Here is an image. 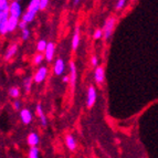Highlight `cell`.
Instances as JSON below:
<instances>
[{"mask_svg":"<svg viewBox=\"0 0 158 158\" xmlns=\"http://www.w3.org/2000/svg\"><path fill=\"white\" fill-rule=\"evenodd\" d=\"M43 59H44V56H43L41 53H39V54H37V56H34L33 63L35 64V65H38V64H41V62L43 61Z\"/></svg>","mask_w":158,"mask_h":158,"instance_id":"obj_21","label":"cell"},{"mask_svg":"<svg viewBox=\"0 0 158 158\" xmlns=\"http://www.w3.org/2000/svg\"><path fill=\"white\" fill-rule=\"evenodd\" d=\"M21 37H22V39L23 40H28L29 39V37H30V31L28 29H23L22 30V34H21Z\"/></svg>","mask_w":158,"mask_h":158,"instance_id":"obj_23","label":"cell"},{"mask_svg":"<svg viewBox=\"0 0 158 158\" xmlns=\"http://www.w3.org/2000/svg\"><path fill=\"white\" fill-rule=\"evenodd\" d=\"M95 81L98 82V84H101L103 81H104V77H105V74H104V69L102 66H98L95 69V74H94Z\"/></svg>","mask_w":158,"mask_h":158,"instance_id":"obj_8","label":"cell"},{"mask_svg":"<svg viewBox=\"0 0 158 158\" xmlns=\"http://www.w3.org/2000/svg\"><path fill=\"white\" fill-rule=\"evenodd\" d=\"M102 35H103V31L102 30H96V31L94 32V34H93V38H94L95 40H98V39H101L102 38Z\"/></svg>","mask_w":158,"mask_h":158,"instance_id":"obj_24","label":"cell"},{"mask_svg":"<svg viewBox=\"0 0 158 158\" xmlns=\"http://www.w3.org/2000/svg\"><path fill=\"white\" fill-rule=\"evenodd\" d=\"M54 50H56V48H54V43L52 42H49L47 45V49H45V59H47L48 62H51V60L53 59V56H54Z\"/></svg>","mask_w":158,"mask_h":158,"instance_id":"obj_6","label":"cell"},{"mask_svg":"<svg viewBox=\"0 0 158 158\" xmlns=\"http://www.w3.org/2000/svg\"><path fill=\"white\" fill-rule=\"evenodd\" d=\"M48 3H49V0H40V9L44 10L48 7Z\"/></svg>","mask_w":158,"mask_h":158,"instance_id":"obj_26","label":"cell"},{"mask_svg":"<svg viewBox=\"0 0 158 158\" xmlns=\"http://www.w3.org/2000/svg\"><path fill=\"white\" fill-rule=\"evenodd\" d=\"M17 50H18V45H17V44L10 45V47L8 48V50H7V52H6V54H5V60H6V61L10 60V59L12 58V56H15V54H16Z\"/></svg>","mask_w":158,"mask_h":158,"instance_id":"obj_11","label":"cell"},{"mask_svg":"<svg viewBox=\"0 0 158 158\" xmlns=\"http://www.w3.org/2000/svg\"><path fill=\"white\" fill-rule=\"evenodd\" d=\"M20 116H21V121L23 124L28 125L31 123L32 121V113L28 110V108H23L20 113Z\"/></svg>","mask_w":158,"mask_h":158,"instance_id":"obj_5","label":"cell"},{"mask_svg":"<svg viewBox=\"0 0 158 158\" xmlns=\"http://www.w3.org/2000/svg\"><path fill=\"white\" fill-rule=\"evenodd\" d=\"M13 107L16 108V110H19V108H20V102H19L18 100L15 101V103H13Z\"/></svg>","mask_w":158,"mask_h":158,"instance_id":"obj_30","label":"cell"},{"mask_svg":"<svg viewBox=\"0 0 158 158\" xmlns=\"http://www.w3.org/2000/svg\"><path fill=\"white\" fill-rule=\"evenodd\" d=\"M19 94H20V92H19L18 87H11L10 90H9V95H10L11 98H17L19 96Z\"/></svg>","mask_w":158,"mask_h":158,"instance_id":"obj_20","label":"cell"},{"mask_svg":"<svg viewBox=\"0 0 158 158\" xmlns=\"http://www.w3.org/2000/svg\"><path fill=\"white\" fill-rule=\"evenodd\" d=\"M8 0H0V11L5 10L6 8H8Z\"/></svg>","mask_w":158,"mask_h":158,"instance_id":"obj_22","label":"cell"},{"mask_svg":"<svg viewBox=\"0 0 158 158\" xmlns=\"http://www.w3.org/2000/svg\"><path fill=\"white\" fill-rule=\"evenodd\" d=\"M125 2H126V0H118V2H117V5H116V10H121L123 7L125 6Z\"/></svg>","mask_w":158,"mask_h":158,"instance_id":"obj_25","label":"cell"},{"mask_svg":"<svg viewBox=\"0 0 158 158\" xmlns=\"http://www.w3.org/2000/svg\"><path fill=\"white\" fill-rule=\"evenodd\" d=\"M28 144L30 146H37L39 144V136L37 133H31L28 136Z\"/></svg>","mask_w":158,"mask_h":158,"instance_id":"obj_14","label":"cell"},{"mask_svg":"<svg viewBox=\"0 0 158 158\" xmlns=\"http://www.w3.org/2000/svg\"><path fill=\"white\" fill-rule=\"evenodd\" d=\"M47 41L45 40H40L39 42H38L37 44V50L39 51V52H42V51H45V49H47Z\"/></svg>","mask_w":158,"mask_h":158,"instance_id":"obj_17","label":"cell"},{"mask_svg":"<svg viewBox=\"0 0 158 158\" xmlns=\"http://www.w3.org/2000/svg\"><path fill=\"white\" fill-rule=\"evenodd\" d=\"M37 114L39 115V117H41V116L44 115V114H43V111H42V107H41L40 104H38L37 105Z\"/></svg>","mask_w":158,"mask_h":158,"instance_id":"obj_27","label":"cell"},{"mask_svg":"<svg viewBox=\"0 0 158 158\" xmlns=\"http://www.w3.org/2000/svg\"><path fill=\"white\" fill-rule=\"evenodd\" d=\"M91 62H92V65H93V66H98V58H96L95 56H92V59H91Z\"/></svg>","mask_w":158,"mask_h":158,"instance_id":"obj_29","label":"cell"},{"mask_svg":"<svg viewBox=\"0 0 158 158\" xmlns=\"http://www.w3.org/2000/svg\"><path fill=\"white\" fill-rule=\"evenodd\" d=\"M27 23H28L27 21H24V20H21V21L19 22V26L18 27L21 30H23V29H26V28H27Z\"/></svg>","mask_w":158,"mask_h":158,"instance_id":"obj_28","label":"cell"},{"mask_svg":"<svg viewBox=\"0 0 158 158\" xmlns=\"http://www.w3.org/2000/svg\"><path fill=\"white\" fill-rule=\"evenodd\" d=\"M28 10L37 13L40 10V0H31V2L28 7Z\"/></svg>","mask_w":158,"mask_h":158,"instance_id":"obj_15","label":"cell"},{"mask_svg":"<svg viewBox=\"0 0 158 158\" xmlns=\"http://www.w3.org/2000/svg\"><path fill=\"white\" fill-rule=\"evenodd\" d=\"M48 74V69L45 66H41L37 71L35 75H34V82L35 83H41V82L44 81V79L47 77Z\"/></svg>","mask_w":158,"mask_h":158,"instance_id":"obj_4","label":"cell"},{"mask_svg":"<svg viewBox=\"0 0 158 158\" xmlns=\"http://www.w3.org/2000/svg\"><path fill=\"white\" fill-rule=\"evenodd\" d=\"M19 26V19L15 18V17L10 16L8 19V32H12L15 31L17 27Z\"/></svg>","mask_w":158,"mask_h":158,"instance_id":"obj_10","label":"cell"},{"mask_svg":"<svg viewBox=\"0 0 158 158\" xmlns=\"http://www.w3.org/2000/svg\"><path fill=\"white\" fill-rule=\"evenodd\" d=\"M29 157L30 158H37L39 157V149L35 146H31V149L29 152Z\"/></svg>","mask_w":158,"mask_h":158,"instance_id":"obj_19","label":"cell"},{"mask_svg":"<svg viewBox=\"0 0 158 158\" xmlns=\"http://www.w3.org/2000/svg\"><path fill=\"white\" fill-rule=\"evenodd\" d=\"M62 81H63V83H68L69 81H70V77H63V79H62Z\"/></svg>","mask_w":158,"mask_h":158,"instance_id":"obj_31","label":"cell"},{"mask_svg":"<svg viewBox=\"0 0 158 158\" xmlns=\"http://www.w3.org/2000/svg\"><path fill=\"white\" fill-rule=\"evenodd\" d=\"M70 83H71L72 87L75 86V83H77V68H75V64L74 62L70 63Z\"/></svg>","mask_w":158,"mask_h":158,"instance_id":"obj_7","label":"cell"},{"mask_svg":"<svg viewBox=\"0 0 158 158\" xmlns=\"http://www.w3.org/2000/svg\"><path fill=\"white\" fill-rule=\"evenodd\" d=\"M95 101H96V91L93 86L89 87V91H87V100H86V106L89 108H91L95 104Z\"/></svg>","mask_w":158,"mask_h":158,"instance_id":"obj_3","label":"cell"},{"mask_svg":"<svg viewBox=\"0 0 158 158\" xmlns=\"http://www.w3.org/2000/svg\"><path fill=\"white\" fill-rule=\"evenodd\" d=\"M32 81H33V79H32V77H27V79H24L23 85H24V89H26L27 92H30V90H31Z\"/></svg>","mask_w":158,"mask_h":158,"instance_id":"obj_18","label":"cell"},{"mask_svg":"<svg viewBox=\"0 0 158 158\" xmlns=\"http://www.w3.org/2000/svg\"><path fill=\"white\" fill-rule=\"evenodd\" d=\"M22 15L21 6L19 5V1H13L10 5V16L15 17V18H20Z\"/></svg>","mask_w":158,"mask_h":158,"instance_id":"obj_2","label":"cell"},{"mask_svg":"<svg viewBox=\"0 0 158 158\" xmlns=\"http://www.w3.org/2000/svg\"><path fill=\"white\" fill-rule=\"evenodd\" d=\"M80 2V0H74V6H77Z\"/></svg>","mask_w":158,"mask_h":158,"instance_id":"obj_32","label":"cell"},{"mask_svg":"<svg viewBox=\"0 0 158 158\" xmlns=\"http://www.w3.org/2000/svg\"><path fill=\"white\" fill-rule=\"evenodd\" d=\"M17 1H19V2H20V1H21V0H17Z\"/></svg>","mask_w":158,"mask_h":158,"instance_id":"obj_33","label":"cell"},{"mask_svg":"<svg viewBox=\"0 0 158 158\" xmlns=\"http://www.w3.org/2000/svg\"><path fill=\"white\" fill-rule=\"evenodd\" d=\"M79 43H80V30L79 28H77L75 32H74V35H73V39H72V50H77V47H79Z\"/></svg>","mask_w":158,"mask_h":158,"instance_id":"obj_12","label":"cell"},{"mask_svg":"<svg viewBox=\"0 0 158 158\" xmlns=\"http://www.w3.org/2000/svg\"><path fill=\"white\" fill-rule=\"evenodd\" d=\"M115 23H116V19L114 18V17H110V18H107V20L105 21V23H104V39L105 40H108L110 39V37L112 35V33H113V30H114V27H115Z\"/></svg>","mask_w":158,"mask_h":158,"instance_id":"obj_1","label":"cell"},{"mask_svg":"<svg viewBox=\"0 0 158 158\" xmlns=\"http://www.w3.org/2000/svg\"><path fill=\"white\" fill-rule=\"evenodd\" d=\"M64 72V61L62 59H58L54 64V73L56 75H61Z\"/></svg>","mask_w":158,"mask_h":158,"instance_id":"obj_9","label":"cell"},{"mask_svg":"<svg viewBox=\"0 0 158 158\" xmlns=\"http://www.w3.org/2000/svg\"><path fill=\"white\" fill-rule=\"evenodd\" d=\"M35 15L37 13L35 12H32V11H27L24 15H22V20H24V21H27L28 23L29 22H31V21H33V19H34V17H35Z\"/></svg>","mask_w":158,"mask_h":158,"instance_id":"obj_16","label":"cell"},{"mask_svg":"<svg viewBox=\"0 0 158 158\" xmlns=\"http://www.w3.org/2000/svg\"><path fill=\"white\" fill-rule=\"evenodd\" d=\"M65 143H66V146L70 150H74L75 147H77V142L74 139V137L71 136V135H68L65 138Z\"/></svg>","mask_w":158,"mask_h":158,"instance_id":"obj_13","label":"cell"}]
</instances>
